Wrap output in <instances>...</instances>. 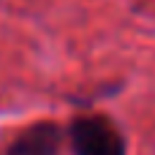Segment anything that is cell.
Instances as JSON below:
<instances>
[{
	"mask_svg": "<svg viewBox=\"0 0 155 155\" xmlns=\"http://www.w3.org/2000/svg\"><path fill=\"white\" fill-rule=\"evenodd\" d=\"M74 155H128L125 136L104 114H79L68 125Z\"/></svg>",
	"mask_w": 155,
	"mask_h": 155,
	"instance_id": "obj_1",
	"label": "cell"
},
{
	"mask_svg": "<svg viewBox=\"0 0 155 155\" xmlns=\"http://www.w3.org/2000/svg\"><path fill=\"white\" fill-rule=\"evenodd\" d=\"M60 144H63V131L60 125L44 120L30 125L27 131H22L5 155H60Z\"/></svg>",
	"mask_w": 155,
	"mask_h": 155,
	"instance_id": "obj_2",
	"label": "cell"
}]
</instances>
